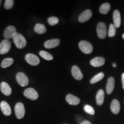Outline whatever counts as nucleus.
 Instances as JSON below:
<instances>
[{"instance_id": "obj_1", "label": "nucleus", "mask_w": 124, "mask_h": 124, "mask_svg": "<svg viewBox=\"0 0 124 124\" xmlns=\"http://www.w3.org/2000/svg\"><path fill=\"white\" fill-rule=\"evenodd\" d=\"M13 40L14 43L18 49L24 48L27 46V40L23 36V35L16 32V33L14 35Z\"/></svg>"}, {"instance_id": "obj_2", "label": "nucleus", "mask_w": 124, "mask_h": 124, "mask_svg": "<svg viewBox=\"0 0 124 124\" xmlns=\"http://www.w3.org/2000/svg\"><path fill=\"white\" fill-rule=\"evenodd\" d=\"M79 47L80 51L85 54H90L93 52V47L92 44L89 41L82 40L79 43Z\"/></svg>"}, {"instance_id": "obj_3", "label": "nucleus", "mask_w": 124, "mask_h": 124, "mask_svg": "<svg viewBox=\"0 0 124 124\" xmlns=\"http://www.w3.org/2000/svg\"><path fill=\"white\" fill-rule=\"evenodd\" d=\"M15 111L17 118L18 120L23 118L25 114V109L24 104L21 102L17 103L15 105Z\"/></svg>"}, {"instance_id": "obj_4", "label": "nucleus", "mask_w": 124, "mask_h": 124, "mask_svg": "<svg viewBox=\"0 0 124 124\" xmlns=\"http://www.w3.org/2000/svg\"><path fill=\"white\" fill-rule=\"evenodd\" d=\"M97 33L98 37L101 39H103L106 38L107 35V29L106 24L104 23L100 22L98 24Z\"/></svg>"}, {"instance_id": "obj_5", "label": "nucleus", "mask_w": 124, "mask_h": 124, "mask_svg": "<svg viewBox=\"0 0 124 124\" xmlns=\"http://www.w3.org/2000/svg\"><path fill=\"white\" fill-rule=\"evenodd\" d=\"M11 48V42L8 39L3 40L0 43V54L4 55L10 51Z\"/></svg>"}, {"instance_id": "obj_6", "label": "nucleus", "mask_w": 124, "mask_h": 124, "mask_svg": "<svg viewBox=\"0 0 124 124\" xmlns=\"http://www.w3.org/2000/svg\"><path fill=\"white\" fill-rule=\"evenodd\" d=\"M26 62L31 66H36L39 64L40 59L36 55L33 54H28L25 57Z\"/></svg>"}, {"instance_id": "obj_7", "label": "nucleus", "mask_w": 124, "mask_h": 124, "mask_svg": "<svg viewBox=\"0 0 124 124\" xmlns=\"http://www.w3.org/2000/svg\"><path fill=\"white\" fill-rule=\"evenodd\" d=\"M24 95L28 99L32 101L36 100L39 97L38 92L33 88H28L24 91Z\"/></svg>"}, {"instance_id": "obj_8", "label": "nucleus", "mask_w": 124, "mask_h": 124, "mask_svg": "<svg viewBox=\"0 0 124 124\" xmlns=\"http://www.w3.org/2000/svg\"><path fill=\"white\" fill-rule=\"evenodd\" d=\"M16 80L18 84L22 87L27 86L28 85V78L23 72H20L16 74Z\"/></svg>"}, {"instance_id": "obj_9", "label": "nucleus", "mask_w": 124, "mask_h": 124, "mask_svg": "<svg viewBox=\"0 0 124 124\" xmlns=\"http://www.w3.org/2000/svg\"><path fill=\"white\" fill-rule=\"evenodd\" d=\"M16 33V29L13 25H10L6 28L4 32V36L6 39H13L14 35Z\"/></svg>"}, {"instance_id": "obj_10", "label": "nucleus", "mask_w": 124, "mask_h": 124, "mask_svg": "<svg viewBox=\"0 0 124 124\" xmlns=\"http://www.w3.org/2000/svg\"><path fill=\"white\" fill-rule=\"evenodd\" d=\"M92 15L93 13L91 10L87 9V10H85L84 12H82L78 18V21L81 23L86 22L88 20L90 19L91 17H92Z\"/></svg>"}, {"instance_id": "obj_11", "label": "nucleus", "mask_w": 124, "mask_h": 124, "mask_svg": "<svg viewBox=\"0 0 124 124\" xmlns=\"http://www.w3.org/2000/svg\"><path fill=\"white\" fill-rule=\"evenodd\" d=\"M66 101L69 105L72 106L79 105L80 102V100L78 97L71 94H69L66 95Z\"/></svg>"}, {"instance_id": "obj_12", "label": "nucleus", "mask_w": 124, "mask_h": 124, "mask_svg": "<svg viewBox=\"0 0 124 124\" xmlns=\"http://www.w3.org/2000/svg\"><path fill=\"white\" fill-rule=\"evenodd\" d=\"M1 111H2L3 114L6 116H9L12 114V110L10 108V105L6 101H2L0 104Z\"/></svg>"}, {"instance_id": "obj_13", "label": "nucleus", "mask_w": 124, "mask_h": 124, "mask_svg": "<svg viewBox=\"0 0 124 124\" xmlns=\"http://www.w3.org/2000/svg\"><path fill=\"white\" fill-rule=\"evenodd\" d=\"M71 73H72V77H73L75 79L80 80L83 79V74L82 73L79 68L77 66H74L72 67V69H71Z\"/></svg>"}, {"instance_id": "obj_14", "label": "nucleus", "mask_w": 124, "mask_h": 124, "mask_svg": "<svg viewBox=\"0 0 124 124\" xmlns=\"http://www.w3.org/2000/svg\"><path fill=\"white\" fill-rule=\"evenodd\" d=\"M60 40L58 39H51L46 41L44 43V46L46 48L51 49L54 48L56 47L60 44Z\"/></svg>"}, {"instance_id": "obj_15", "label": "nucleus", "mask_w": 124, "mask_h": 124, "mask_svg": "<svg viewBox=\"0 0 124 124\" xmlns=\"http://www.w3.org/2000/svg\"><path fill=\"white\" fill-rule=\"evenodd\" d=\"M105 63V59L102 57H96L91 60L90 64L94 67H98L103 66Z\"/></svg>"}, {"instance_id": "obj_16", "label": "nucleus", "mask_w": 124, "mask_h": 124, "mask_svg": "<svg viewBox=\"0 0 124 124\" xmlns=\"http://www.w3.org/2000/svg\"><path fill=\"white\" fill-rule=\"evenodd\" d=\"M115 86V80L113 77H110L107 82L106 91L107 94L110 95L113 93Z\"/></svg>"}, {"instance_id": "obj_17", "label": "nucleus", "mask_w": 124, "mask_h": 124, "mask_svg": "<svg viewBox=\"0 0 124 124\" xmlns=\"http://www.w3.org/2000/svg\"><path fill=\"white\" fill-rule=\"evenodd\" d=\"M120 103L117 100H113L111 103L110 110L114 114H118L120 111Z\"/></svg>"}, {"instance_id": "obj_18", "label": "nucleus", "mask_w": 124, "mask_h": 124, "mask_svg": "<svg viewBox=\"0 0 124 124\" xmlns=\"http://www.w3.org/2000/svg\"><path fill=\"white\" fill-rule=\"evenodd\" d=\"M1 91L4 95L9 96L12 94V89L7 82H2L0 84Z\"/></svg>"}, {"instance_id": "obj_19", "label": "nucleus", "mask_w": 124, "mask_h": 124, "mask_svg": "<svg viewBox=\"0 0 124 124\" xmlns=\"http://www.w3.org/2000/svg\"><path fill=\"white\" fill-rule=\"evenodd\" d=\"M105 92L103 90H99L96 95V102L98 106H101L104 102Z\"/></svg>"}, {"instance_id": "obj_20", "label": "nucleus", "mask_w": 124, "mask_h": 124, "mask_svg": "<svg viewBox=\"0 0 124 124\" xmlns=\"http://www.w3.org/2000/svg\"><path fill=\"white\" fill-rule=\"evenodd\" d=\"M114 25L116 28H119L121 26V15L118 10H115L113 15Z\"/></svg>"}, {"instance_id": "obj_21", "label": "nucleus", "mask_w": 124, "mask_h": 124, "mask_svg": "<svg viewBox=\"0 0 124 124\" xmlns=\"http://www.w3.org/2000/svg\"><path fill=\"white\" fill-rule=\"evenodd\" d=\"M34 31L36 33L39 35H42L46 32V29L44 25L41 24H36L34 28Z\"/></svg>"}, {"instance_id": "obj_22", "label": "nucleus", "mask_w": 124, "mask_h": 124, "mask_svg": "<svg viewBox=\"0 0 124 124\" xmlns=\"http://www.w3.org/2000/svg\"><path fill=\"white\" fill-rule=\"evenodd\" d=\"M110 9V5L108 3H105L101 6L100 8V12L102 15H106L109 12Z\"/></svg>"}, {"instance_id": "obj_23", "label": "nucleus", "mask_w": 124, "mask_h": 124, "mask_svg": "<svg viewBox=\"0 0 124 124\" xmlns=\"http://www.w3.org/2000/svg\"><path fill=\"white\" fill-rule=\"evenodd\" d=\"M14 62L13 59L12 58H6L4 60H3V61L1 63V67L3 68V69H5V68L8 67L10 66L11 65L13 64Z\"/></svg>"}, {"instance_id": "obj_24", "label": "nucleus", "mask_w": 124, "mask_h": 124, "mask_svg": "<svg viewBox=\"0 0 124 124\" xmlns=\"http://www.w3.org/2000/svg\"><path fill=\"white\" fill-rule=\"evenodd\" d=\"M104 77V74L103 72H100V73L97 74L94 76V77L92 78V79L90 80L91 84H94L97 82H98L100 80H101Z\"/></svg>"}, {"instance_id": "obj_25", "label": "nucleus", "mask_w": 124, "mask_h": 124, "mask_svg": "<svg viewBox=\"0 0 124 124\" xmlns=\"http://www.w3.org/2000/svg\"><path fill=\"white\" fill-rule=\"evenodd\" d=\"M39 55L41 58H43L44 59L46 60H52L54 59L53 56L51 54L45 51H40L39 52Z\"/></svg>"}, {"instance_id": "obj_26", "label": "nucleus", "mask_w": 124, "mask_h": 124, "mask_svg": "<svg viewBox=\"0 0 124 124\" xmlns=\"http://www.w3.org/2000/svg\"><path fill=\"white\" fill-rule=\"evenodd\" d=\"M116 28L114 24H111L109 26V28L108 31V36L109 38H113L116 35Z\"/></svg>"}, {"instance_id": "obj_27", "label": "nucleus", "mask_w": 124, "mask_h": 124, "mask_svg": "<svg viewBox=\"0 0 124 124\" xmlns=\"http://www.w3.org/2000/svg\"><path fill=\"white\" fill-rule=\"evenodd\" d=\"M59 23V19L56 17L52 16L48 18V23L51 26H54L55 25L58 24Z\"/></svg>"}, {"instance_id": "obj_28", "label": "nucleus", "mask_w": 124, "mask_h": 124, "mask_svg": "<svg viewBox=\"0 0 124 124\" xmlns=\"http://www.w3.org/2000/svg\"><path fill=\"white\" fill-rule=\"evenodd\" d=\"M83 108H84L85 112L88 113V114H90V115H94L95 114V110H94V108L90 105H86Z\"/></svg>"}, {"instance_id": "obj_29", "label": "nucleus", "mask_w": 124, "mask_h": 124, "mask_svg": "<svg viewBox=\"0 0 124 124\" xmlns=\"http://www.w3.org/2000/svg\"><path fill=\"white\" fill-rule=\"evenodd\" d=\"M14 1L13 0H6L4 2V8L7 10H9L12 9L13 7Z\"/></svg>"}, {"instance_id": "obj_30", "label": "nucleus", "mask_w": 124, "mask_h": 124, "mask_svg": "<svg viewBox=\"0 0 124 124\" xmlns=\"http://www.w3.org/2000/svg\"><path fill=\"white\" fill-rule=\"evenodd\" d=\"M121 79H122V88L124 90V73L122 74L121 77Z\"/></svg>"}, {"instance_id": "obj_31", "label": "nucleus", "mask_w": 124, "mask_h": 124, "mask_svg": "<svg viewBox=\"0 0 124 124\" xmlns=\"http://www.w3.org/2000/svg\"><path fill=\"white\" fill-rule=\"evenodd\" d=\"M79 124H92L91 122L89 121H82L81 123H80Z\"/></svg>"}, {"instance_id": "obj_32", "label": "nucleus", "mask_w": 124, "mask_h": 124, "mask_svg": "<svg viewBox=\"0 0 124 124\" xmlns=\"http://www.w3.org/2000/svg\"><path fill=\"white\" fill-rule=\"evenodd\" d=\"M113 67H116V66H117V65L115 63H113Z\"/></svg>"}, {"instance_id": "obj_33", "label": "nucleus", "mask_w": 124, "mask_h": 124, "mask_svg": "<svg viewBox=\"0 0 124 124\" xmlns=\"http://www.w3.org/2000/svg\"><path fill=\"white\" fill-rule=\"evenodd\" d=\"M122 38H123V39L124 40V33L122 35Z\"/></svg>"}, {"instance_id": "obj_34", "label": "nucleus", "mask_w": 124, "mask_h": 124, "mask_svg": "<svg viewBox=\"0 0 124 124\" xmlns=\"http://www.w3.org/2000/svg\"><path fill=\"white\" fill-rule=\"evenodd\" d=\"M1 2H2V1H1V0H0V6H1Z\"/></svg>"}, {"instance_id": "obj_35", "label": "nucleus", "mask_w": 124, "mask_h": 124, "mask_svg": "<svg viewBox=\"0 0 124 124\" xmlns=\"http://www.w3.org/2000/svg\"></svg>"}]
</instances>
